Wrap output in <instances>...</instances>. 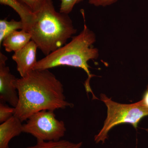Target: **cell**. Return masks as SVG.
<instances>
[{
    "label": "cell",
    "instance_id": "7a4b0ae2",
    "mask_svg": "<svg viewBox=\"0 0 148 148\" xmlns=\"http://www.w3.org/2000/svg\"><path fill=\"white\" fill-rule=\"evenodd\" d=\"M84 27L82 32L72 37L68 43L38 61L34 70H49L62 66L82 69L88 75L84 83L86 90L88 93L91 92L93 99H97L90 87V80L94 75L90 73L88 61L97 59L99 53L98 49L92 46L96 40L95 34L87 27L84 16Z\"/></svg>",
    "mask_w": 148,
    "mask_h": 148
},
{
    "label": "cell",
    "instance_id": "277c9868",
    "mask_svg": "<svg viewBox=\"0 0 148 148\" xmlns=\"http://www.w3.org/2000/svg\"><path fill=\"white\" fill-rule=\"evenodd\" d=\"M101 99L107 108V116L101 131L94 137L95 143H105L108 138L109 131L115 126L122 123H129L135 128L141 120L148 116V109L141 101L131 104H123L112 101L105 94Z\"/></svg>",
    "mask_w": 148,
    "mask_h": 148
},
{
    "label": "cell",
    "instance_id": "8fae6325",
    "mask_svg": "<svg viewBox=\"0 0 148 148\" xmlns=\"http://www.w3.org/2000/svg\"><path fill=\"white\" fill-rule=\"evenodd\" d=\"M82 145V142L75 143L61 140L57 141H37L36 145L24 148H81Z\"/></svg>",
    "mask_w": 148,
    "mask_h": 148
},
{
    "label": "cell",
    "instance_id": "30bf717a",
    "mask_svg": "<svg viewBox=\"0 0 148 148\" xmlns=\"http://www.w3.org/2000/svg\"><path fill=\"white\" fill-rule=\"evenodd\" d=\"M32 40L31 34L23 30L15 31L4 39L2 45L8 52L17 51L23 48Z\"/></svg>",
    "mask_w": 148,
    "mask_h": 148
},
{
    "label": "cell",
    "instance_id": "6da1fadb",
    "mask_svg": "<svg viewBox=\"0 0 148 148\" xmlns=\"http://www.w3.org/2000/svg\"><path fill=\"white\" fill-rule=\"evenodd\" d=\"M18 101L14 116L23 122L43 110L72 108L66 101L64 85L49 69L34 70L16 82Z\"/></svg>",
    "mask_w": 148,
    "mask_h": 148
},
{
    "label": "cell",
    "instance_id": "52a82bcc",
    "mask_svg": "<svg viewBox=\"0 0 148 148\" xmlns=\"http://www.w3.org/2000/svg\"><path fill=\"white\" fill-rule=\"evenodd\" d=\"M37 45L31 40L23 48L14 52L12 59L16 62V69L21 77L34 70L37 64Z\"/></svg>",
    "mask_w": 148,
    "mask_h": 148
},
{
    "label": "cell",
    "instance_id": "2e32d148",
    "mask_svg": "<svg viewBox=\"0 0 148 148\" xmlns=\"http://www.w3.org/2000/svg\"><path fill=\"white\" fill-rule=\"evenodd\" d=\"M117 1V0H88V3L95 6L105 7L110 5Z\"/></svg>",
    "mask_w": 148,
    "mask_h": 148
},
{
    "label": "cell",
    "instance_id": "8992f818",
    "mask_svg": "<svg viewBox=\"0 0 148 148\" xmlns=\"http://www.w3.org/2000/svg\"><path fill=\"white\" fill-rule=\"evenodd\" d=\"M7 57L0 52V100L15 108L18 101L16 86L18 78L11 73L9 67L7 66Z\"/></svg>",
    "mask_w": 148,
    "mask_h": 148
},
{
    "label": "cell",
    "instance_id": "3957f363",
    "mask_svg": "<svg viewBox=\"0 0 148 148\" xmlns=\"http://www.w3.org/2000/svg\"><path fill=\"white\" fill-rule=\"evenodd\" d=\"M36 15L29 32L32 40L45 56L65 45L76 33L69 14L56 10L52 0H49Z\"/></svg>",
    "mask_w": 148,
    "mask_h": 148
},
{
    "label": "cell",
    "instance_id": "9c48e42d",
    "mask_svg": "<svg viewBox=\"0 0 148 148\" xmlns=\"http://www.w3.org/2000/svg\"><path fill=\"white\" fill-rule=\"evenodd\" d=\"M0 3L13 9L20 16L24 25L23 30L29 32L36 18V14L32 11L21 0H0Z\"/></svg>",
    "mask_w": 148,
    "mask_h": 148
},
{
    "label": "cell",
    "instance_id": "5bb4252c",
    "mask_svg": "<svg viewBox=\"0 0 148 148\" xmlns=\"http://www.w3.org/2000/svg\"><path fill=\"white\" fill-rule=\"evenodd\" d=\"M31 9L32 11L36 14L40 11L49 0H21Z\"/></svg>",
    "mask_w": 148,
    "mask_h": 148
},
{
    "label": "cell",
    "instance_id": "9a60e30c",
    "mask_svg": "<svg viewBox=\"0 0 148 148\" xmlns=\"http://www.w3.org/2000/svg\"><path fill=\"white\" fill-rule=\"evenodd\" d=\"M83 0H61L59 12L69 14L71 12L75 6Z\"/></svg>",
    "mask_w": 148,
    "mask_h": 148
},
{
    "label": "cell",
    "instance_id": "ba28073f",
    "mask_svg": "<svg viewBox=\"0 0 148 148\" xmlns=\"http://www.w3.org/2000/svg\"><path fill=\"white\" fill-rule=\"evenodd\" d=\"M22 122L15 116L0 125V148H9L12 139L23 132Z\"/></svg>",
    "mask_w": 148,
    "mask_h": 148
},
{
    "label": "cell",
    "instance_id": "4fadbf2b",
    "mask_svg": "<svg viewBox=\"0 0 148 148\" xmlns=\"http://www.w3.org/2000/svg\"><path fill=\"white\" fill-rule=\"evenodd\" d=\"M14 108L10 107L5 103H0V123H3L14 116Z\"/></svg>",
    "mask_w": 148,
    "mask_h": 148
},
{
    "label": "cell",
    "instance_id": "7c38bea8",
    "mask_svg": "<svg viewBox=\"0 0 148 148\" xmlns=\"http://www.w3.org/2000/svg\"><path fill=\"white\" fill-rule=\"evenodd\" d=\"M24 25L21 20L15 21L14 19L8 21L6 18L0 20V44L8 35L14 31L23 30Z\"/></svg>",
    "mask_w": 148,
    "mask_h": 148
},
{
    "label": "cell",
    "instance_id": "5b68a950",
    "mask_svg": "<svg viewBox=\"0 0 148 148\" xmlns=\"http://www.w3.org/2000/svg\"><path fill=\"white\" fill-rule=\"evenodd\" d=\"M66 131L65 123L57 119L53 111L43 110L33 114L23 124V132L34 136L37 141H59Z\"/></svg>",
    "mask_w": 148,
    "mask_h": 148
},
{
    "label": "cell",
    "instance_id": "e0dca14e",
    "mask_svg": "<svg viewBox=\"0 0 148 148\" xmlns=\"http://www.w3.org/2000/svg\"><path fill=\"white\" fill-rule=\"evenodd\" d=\"M141 101L143 105L148 109V85L147 89L143 94V98Z\"/></svg>",
    "mask_w": 148,
    "mask_h": 148
}]
</instances>
